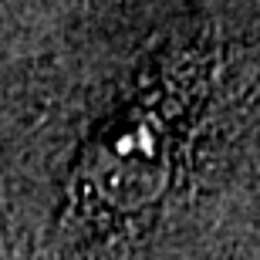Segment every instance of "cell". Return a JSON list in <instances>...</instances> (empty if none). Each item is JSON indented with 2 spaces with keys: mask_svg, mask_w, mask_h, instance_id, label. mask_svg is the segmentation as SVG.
Here are the masks:
<instances>
[{
  "mask_svg": "<svg viewBox=\"0 0 260 260\" xmlns=\"http://www.w3.org/2000/svg\"><path fill=\"white\" fill-rule=\"evenodd\" d=\"M91 183L112 206L139 210L166 183V139L152 118L132 115L98 142Z\"/></svg>",
  "mask_w": 260,
  "mask_h": 260,
  "instance_id": "6da1fadb",
  "label": "cell"
}]
</instances>
